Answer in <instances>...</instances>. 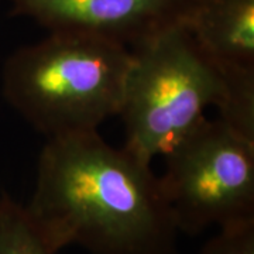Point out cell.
<instances>
[{
	"instance_id": "obj_5",
	"label": "cell",
	"mask_w": 254,
	"mask_h": 254,
	"mask_svg": "<svg viewBox=\"0 0 254 254\" xmlns=\"http://www.w3.org/2000/svg\"><path fill=\"white\" fill-rule=\"evenodd\" d=\"M181 23L223 81L219 115L254 120V0H190Z\"/></svg>"
},
{
	"instance_id": "obj_3",
	"label": "cell",
	"mask_w": 254,
	"mask_h": 254,
	"mask_svg": "<svg viewBox=\"0 0 254 254\" xmlns=\"http://www.w3.org/2000/svg\"><path fill=\"white\" fill-rule=\"evenodd\" d=\"M223 81L190 31L171 24L130 48L118 118L125 147L151 163L202 122L223 99Z\"/></svg>"
},
{
	"instance_id": "obj_2",
	"label": "cell",
	"mask_w": 254,
	"mask_h": 254,
	"mask_svg": "<svg viewBox=\"0 0 254 254\" xmlns=\"http://www.w3.org/2000/svg\"><path fill=\"white\" fill-rule=\"evenodd\" d=\"M130 48L99 37L50 31L7 58L1 91L46 138L98 130L120 110Z\"/></svg>"
},
{
	"instance_id": "obj_8",
	"label": "cell",
	"mask_w": 254,
	"mask_h": 254,
	"mask_svg": "<svg viewBox=\"0 0 254 254\" xmlns=\"http://www.w3.org/2000/svg\"><path fill=\"white\" fill-rule=\"evenodd\" d=\"M198 254H254V219L219 227Z\"/></svg>"
},
{
	"instance_id": "obj_1",
	"label": "cell",
	"mask_w": 254,
	"mask_h": 254,
	"mask_svg": "<svg viewBox=\"0 0 254 254\" xmlns=\"http://www.w3.org/2000/svg\"><path fill=\"white\" fill-rule=\"evenodd\" d=\"M26 209L57 253H175L178 229L151 163L98 130L47 138Z\"/></svg>"
},
{
	"instance_id": "obj_4",
	"label": "cell",
	"mask_w": 254,
	"mask_h": 254,
	"mask_svg": "<svg viewBox=\"0 0 254 254\" xmlns=\"http://www.w3.org/2000/svg\"><path fill=\"white\" fill-rule=\"evenodd\" d=\"M160 182L178 233L254 219V143L205 118L164 154Z\"/></svg>"
},
{
	"instance_id": "obj_6",
	"label": "cell",
	"mask_w": 254,
	"mask_h": 254,
	"mask_svg": "<svg viewBox=\"0 0 254 254\" xmlns=\"http://www.w3.org/2000/svg\"><path fill=\"white\" fill-rule=\"evenodd\" d=\"M11 14L47 31L105 38L133 48L180 23L190 0H9Z\"/></svg>"
},
{
	"instance_id": "obj_7",
	"label": "cell",
	"mask_w": 254,
	"mask_h": 254,
	"mask_svg": "<svg viewBox=\"0 0 254 254\" xmlns=\"http://www.w3.org/2000/svg\"><path fill=\"white\" fill-rule=\"evenodd\" d=\"M0 254H58L37 229L26 205L0 196Z\"/></svg>"
}]
</instances>
